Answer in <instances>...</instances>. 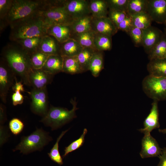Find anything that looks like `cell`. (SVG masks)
I'll return each mask as SVG.
<instances>
[{
	"label": "cell",
	"instance_id": "obj_49",
	"mask_svg": "<svg viewBox=\"0 0 166 166\" xmlns=\"http://www.w3.org/2000/svg\"><path fill=\"white\" fill-rule=\"evenodd\" d=\"M164 25L165 26V28H166V23L164 24Z\"/></svg>",
	"mask_w": 166,
	"mask_h": 166
},
{
	"label": "cell",
	"instance_id": "obj_44",
	"mask_svg": "<svg viewBox=\"0 0 166 166\" xmlns=\"http://www.w3.org/2000/svg\"><path fill=\"white\" fill-rule=\"evenodd\" d=\"M158 157L160 160L157 166H166V148L162 149L161 154Z\"/></svg>",
	"mask_w": 166,
	"mask_h": 166
},
{
	"label": "cell",
	"instance_id": "obj_11",
	"mask_svg": "<svg viewBox=\"0 0 166 166\" xmlns=\"http://www.w3.org/2000/svg\"><path fill=\"white\" fill-rule=\"evenodd\" d=\"M147 12L152 21L164 25L166 23V0H148Z\"/></svg>",
	"mask_w": 166,
	"mask_h": 166
},
{
	"label": "cell",
	"instance_id": "obj_35",
	"mask_svg": "<svg viewBox=\"0 0 166 166\" xmlns=\"http://www.w3.org/2000/svg\"><path fill=\"white\" fill-rule=\"evenodd\" d=\"M87 132V129L84 128L83 133L79 138L72 142L68 146L65 147L64 150V154L62 156L63 158L65 157L69 153L77 149L83 145L85 142V137Z\"/></svg>",
	"mask_w": 166,
	"mask_h": 166
},
{
	"label": "cell",
	"instance_id": "obj_6",
	"mask_svg": "<svg viewBox=\"0 0 166 166\" xmlns=\"http://www.w3.org/2000/svg\"><path fill=\"white\" fill-rule=\"evenodd\" d=\"M51 140L47 132L42 129H38L30 135L22 138L14 151L19 150L23 154H27L41 150Z\"/></svg>",
	"mask_w": 166,
	"mask_h": 166
},
{
	"label": "cell",
	"instance_id": "obj_14",
	"mask_svg": "<svg viewBox=\"0 0 166 166\" xmlns=\"http://www.w3.org/2000/svg\"><path fill=\"white\" fill-rule=\"evenodd\" d=\"M53 76L42 69L33 68L29 75V86L36 89L46 87V85L52 82Z\"/></svg>",
	"mask_w": 166,
	"mask_h": 166
},
{
	"label": "cell",
	"instance_id": "obj_29",
	"mask_svg": "<svg viewBox=\"0 0 166 166\" xmlns=\"http://www.w3.org/2000/svg\"><path fill=\"white\" fill-rule=\"evenodd\" d=\"M111 38L108 35L95 33L94 43L96 49L101 51L110 50L112 47Z\"/></svg>",
	"mask_w": 166,
	"mask_h": 166
},
{
	"label": "cell",
	"instance_id": "obj_20",
	"mask_svg": "<svg viewBox=\"0 0 166 166\" xmlns=\"http://www.w3.org/2000/svg\"><path fill=\"white\" fill-rule=\"evenodd\" d=\"M63 57L61 55H50L42 69L54 75L62 71Z\"/></svg>",
	"mask_w": 166,
	"mask_h": 166
},
{
	"label": "cell",
	"instance_id": "obj_12",
	"mask_svg": "<svg viewBox=\"0 0 166 166\" xmlns=\"http://www.w3.org/2000/svg\"><path fill=\"white\" fill-rule=\"evenodd\" d=\"M141 145L142 148L140 154L142 158L159 157L162 153V149L150 133L144 134Z\"/></svg>",
	"mask_w": 166,
	"mask_h": 166
},
{
	"label": "cell",
	"instance_id": "obj_13",
	"mask_svg": "<svg viewBox=\"0 0 166 166\" xmlns=\"http://www.w3.org/2000/svg\"><path fill=\"white\" fill-rule=\"evenodd\" d=\"M142 45L148 54L161 39L164 32L158 28L151 26L143 30Z\"/></svg>",
	"mask_w": 166,
	"mask_h": 166
},
{
	"label": "cell",
	"instance_id": "obj_10",
	"mask_svg": "<svg viewBox=\"0 0 166 166\" xmlns=\"http://www.w3.org/2000/svg\"><path fill=\"white\" fill-rule=\"evenodd\" d=\"M89 4L85 0H63L65 10L74 19L91 15Z\"/></svg>",
	"mask_w": 166,
	"mask_h": 166
},
{
	"label": "cell",
	"instance_id": "obj_5",
	"mask_svg": "<svg viewBox=\"0 0 166 166\" xmlns=\"http://www.w3.org/2000/svg\"><path fill=\"white\" fill-rule=\"evenodd\" d=\"M70 102L73 108L70 110L66 108L51 106L41 121L45 125L50 127L52 130L56 129L69 122L77 117L76 111L78 109L76 101L71 100Z\"/></svg>",
	"mask_w": 166,
	"mask_h": 166
},
{
	"label": "cell",
	"instance_id": "obj_1",
	"mask_svg": "<svg viewBox=\"0 0 166 166\" xmlns=\"http://www.w3.org/2000/svg\"><path fill=\"white\" fill-rule=\"evenodd\" d=\"M1 55L15 76H19L24 84L29 86V75L33 68L29 54L16 42H12L4 47Z\"/></svg>",
	"mask_w": 166,
	"mask_h": 166
},
{
	"label": "cell",
	"instance_id": "obj_32",
	"mask_svg": "<svg viewBox=\"0 0 166 166\" xmlns=\"http://www.w3.org/2000/svg\"><path fill=\"white\" fill-rule=\"evenodd\" d=\"M148 0H129L127 12L131 16L143 12H147Z\"/></svg>",
	"mask_w": 166,
	"mask_h": 166
},
{
	"label": "cell",
	"instance_id": "obj_34",
	"mask_svg": "<svg viewBox=\"0 0 166 166\" xmlns=\"http://www.w3.org/2000/svg\"><path fill=\"white\" fill-rule=\"evenodd\" d=\"M69 129L62 132L61 134L57 138L56 143L51 149L50 152L48 153L49 156L52 160L60 165H62L63 162L62 158L61 156L59 151V142L61 138L66 132L68 131Z\"/></svg>",
	"mask_w": 166,
	"mask_h": 166
},
{
	"label": "cell",
	"instance_id": "obj_19",
	"mask_svg": "<svg viewBox=\"0 0 166 166\" xmlns=\"http://www.w3.org/2000/svg\"><path fill=\"white\" fill-rule=\"evenodd\" d=\"M147 68L149 75L166 78V58L150 60Z\"/></svg>",
	"mask_w": 166,
	"mask_h": 166
},
{
	"label": "cell",
	"instance_id": "obj_3",
	"mask_svg": "<svg viewBox=\"0 0 166 166\" xmlns=\"http://www.w3.org/2000/svg\"><path fill=\"white\" fill-rule=\"evenodd\" d=\"M46 0H13L6 20L10 26L19 21L38 13L49 3Z\"/></svg>",
	"mask_w": 166,
	"mask_h": 166
},
{
	"label": "cell",
	"instance_id": "obj_28",
	"mask_svg": "<svg viewBox=\"0 0 166 166\" xmlns=\"http://www.w3.org/2000/svg\"><path fill=\"white\" fill-rule=\"evenodd\" d=\"M149 60L166 58V35L164 34L161 39L148 54Z\"/></svg>",
	"mask_w": 166,
	"mask_h": 166
},
{
	"label": "cell",
	"instance_id": "obj_9",
	"mask_svg": "<svg viewBox=\"0 0 166 166\" xmlns=\"http://www.w3.org/2000/svg\"><path fill=\"white\" fill-rule=\"evenodd\" d=\"M29 93L31 99V111L36 114L44 116L48 111L46 87L41 89L33 88Z\"/></svg>",
	"mask_w": 166,
	"mask_h": 166
},
{
	"label": "cell",
	"instance_id": "obj_48",
	"mask_svg": "<svg viewBox=\"0 0 166 166\" xmlns=\"http://www.w3.org/2000/svg\"><path fill=\"white\" fill-rule=\"evenodd\" d=\"M164 33L166 35V28H164Z\"/></svg>",
	"mask_w": 166,
	"mask_h": 166
},
{
	"label": "cell",
	"instance_id": "obj_7",
	"mask_svg": "<svg viewBox=\"0 0 166 166\" xmlns=\"http://www.w3.org/2000/svg\"><path fill=\"white\" fill-rule=\"evenodd\" d=\"M142 89L145 94L153 100H166V78L150 75L143 79Z\"/></svg>",
	"mask_w": 166,
	"mask_h": 166
},
{
	"label": "cell",
	"instance_id": "obj_42",
	"mask_svg": "<svg viewBox=\"0 0 166 166\" xmlns=\"http://www.w3.org/2000/svg\"><path fill=\"white\" fill-rule=\"evenodd\" d=\"M12 103L14 105L22 104L24 101V97L20 91H16L12 96Z\"/></svg>",
	"mask_w": 166,
	"mask_h": 166
},
{
	"label": "cell",
	"instance_id": "obj_17",
	"mask_svg": "<svg viewBox=\"0 0 166 166\" xmlns=\"http://www.w3.org/2000/svg\"><path fill=\"white\" fill-rule=\"evenodd\" d=\"M60 45L54 37L46 34L42 38L38 50L49 55H61Z\"/></svg>",
	"mask_w": 166,
	"mask_h": 166
},
{
	"label": "cell",
	"instance_id": "obj_2",
	"mask_svg": "<svg viewBox=\"0 0 166 166\" xmlns=\"http://www.w3.org/2000/svg\"><path fill=\"white\" fill-rule=\"evenodd\" d=\"M39 12L10 25L9 39L12 42L36 37H42L47 34V27Z\"/></svg>",
	"mask_w": 166,
	"mask_h": 166
},
{
	"label": "cell",
	"instance_id": "obj_27",
	"mask_svg": "<svg viewBox=\"0 0 166 166\" xmlns=\"http://www.w3.org/2000/svg\"><path fill=\"white\" fill-rule=\"evenodd\" d=\"M42 37L28 38L18 40L14 42L18 43L30 55L38 50Z\"/></svg>",
	"mask_w": 166,
	"mask_h": 166
},
{
	"label": "cell",
	"instance_id": "obj_21",
	"mask_svg": "<svg viewBox=\"0 0 166 166\" xmlns=\"http://www.w3.org/2000/svg\"><path fill=\"white\" fill-rule=\"evenodd\" d=\"M83 48L77 41L70 38L61 43V55L62 56L69 57L77 56Z\"/></svg>",
	"mask_w": 166,
	"mask_h": 166
},
{
	"label": "cell",
	"instance_id": "obj_25",
	"mask_svg": "<svg viewBox=\"0 0 166 166\" xmlns=\"http://www.w3.org/2000/svg\"><path fill=\"white\" fill-rule=\"evenodd\" d=\"M104 57L102 51L96 50L94 53L89 63L88 70L94 77H98L104 68Z\"/></svg>",
	"mask_w": 166,
	"mask_h": 166
},
{
	"label": "cell",
	"instance_id": "obj_36",
	"mask_svg": "<svg viewBox=\"0 0 166 166\" xmlns=\"http://www.w3.org/2000/svg\"><path fill=\"white\" fill-rule=\"evenodd\" d=\"M128 35L132 40L135 46H142L143 37V30L133 26L130 29Z\"/></svg>",
	"mask_w": 166,
	"mask_h": 166
},
{
	"label": "cell",
	"instance_id": "obj_22",
	"mask_svg": "<svg viewBox=\"0 0 166 166\" xmlns=\"http://www.w3.org/2000/svg\"><path fill=\"white\" fill-rule=\"evenodd\" d=\"M89 2V9L93 17H108L109 8L106 0H91Z\"/></svg>",
	"mask_w": 166,
	"mask_h": 166
},
{
	"label": "cell",
	"instance_id": "obj_45",
	"mask_svg": "<svg viewBox=\"0 0 166 166\" xmlns=\"http://www.w3.org/2000/svg\"><path fill=\"white\" fill-rule=\"evenodd\" d=\"M15 83L12 86V89L14 92L16 91H20L24 92L25 91L23 85L21 81L18 82L16 77H15Z\"/></svg>",
	"mask_w": 166,
	"mask_h": 166
},
{
	"label": "cell",
	"instance_id": "obj_31",
	"mask_svg": "<svg viewBox=\"0 0 166 166\" xmlns=\"http://www.w3.org/2000/svg\"><path fill=\"white\" fill-rule=\"evenodd\" d=\"M133 26L144 30L151 26L152 21L147 12H143L130 16Z\"/></svg>",
	"mask_w": 166,
	"mask_h": 166
},
{
	"label": "cell",
	"instance_id": "obj_4",
	"mask_svg": "<svg viewBox=\"0 0 166 166\" xmlns=\"http://www.w3.org/2000/svg\"><path fill=\"white\" fill-rule=\"evenodd\" d=\"M39 14L47 28L55 25H70L74 20L65 10L63 0H49Z\"/></svg>",
	"mask_w": 166,
	"mask_h": 166
},
{
	"label": "cell",
	"instance_id": "obj_40",
	"mask_svg": "<svg viewBox=\"0 0 166 166\" xmlns=\"http://www.w3.org/2000/svg\"><path fill=\"white\" fill-rule=\"evenodd\" d=\"M9 127L12 133L17 135L20 134L23 130L24 124L19 119L14 118L10 121Z\"/></svg>",
	"mask_w": 166,
	"mask_h": 166
},
{
	"label": "cell",
	"instance_id": "obj_39",
	"mask_svg": "<svg viewBox=\"0 0 166 166\" xmlns=\"http://www.w3.org/2000/svg\"><path fill=\"white\" fill-rule=\"evenodd\" d=\"M13 0H0V21L6 20V17L12 6Z\"/></svg>",
	"mask_w": 166,
	"mask_h": 166
},
{
	"label": "cell",
	"instance_id": "obj_8",
	"mask_svg": "<svg viewBox=\"0 0 166 166\" xmlns=\"http://www.w3.org/2000/svg\"><path fill=\"white\" fill-rule=\"evenodd\" d=\"M16 76L7 62L3 58L0 62V96L4 103L6 102V97L9 90L13 85Z\"/></svg>",
	"mask_w": 166,
	"mask_h": 166
},
{
	"label": "cell",
	"instance_id": "obj_23",
	"mask_svg": "<svg viewBox=\"0 0 166 166\" xmlns=\"http://www.w3.org/2000/svg\"><path fill=\"white\" fill-rule=\"evenodd\" d=\"M92 18L90 15L74 19L70 25L72 34L91 30Z\"/></svg>",
	"mask_w": 166,
	"mask_h": 166
},
{
	"label": "cell",
	"instance_id": "obj_16",
	"mask_svg": "<svg viewBox=\"0 0 166 166\" xmlns=\"http://www.w3.org/2000/svg\"><path fill=\"white\" fill-rule=\"evenodd\" d=\"M158 101L153 100L150 112L144 122V128L139 130L141 132L146 134L150 133L153 129L159 128Z\"/></svg>",
	"mask_w": 166,
	"mask_h": 166
},
{
	"label": "cell",
	"instance_id": "obj_15",
	"mask_svg": "<svg viewBox=\"0 0 166 166\" xmlns=\"http://www.w3.org/2000/svg\"><path fill=\"white\" fill-rule=\"evenodd\" d=\"M92 30L95 33L104 34L112 37L117 32L118 30L108 17H93Z\"/></svg>",
	"mask_w": 166,
	"mask_h": 166
},
{
	"label": "cell",
	"instance_id": "obj_33",
	"mask_svg": "<svg viewBox=\"0 0 166 166\" xmlns=\"http://www.w3.org/2000/svg\"><path fill=\"white\" fill-rule=\"evenodd\" d=\"M49 56L38 50L30 55L33 68L36 69H42Z\"/></svg>",
	"mask_w": 166,
	"mask_h": 166
},
{
	"label": "cell",
	"instance_id": "obj_47",
	"mask_svg": "<svg viewBox=\"0 0 166 166\" xmlns=\"http://www.w3.org/2000/svg\"><path fill=\"white\" fill-rule=\"evenodd\" d=\"M159 131L160 132L164 134H166V128L163 129H159Z\"/></svg>",
	"mask_w": 166,
	"mask_h": 166
},
{
	"label": "cell",
	"instance_id": "obj_18",
	"mask_svg": "<svg viewBox=\"0 0 166 166\" xmlns=\"http://www.w3.org/2000/svg\"><path fill=\"white\" fill-rule=\"evenodd\" d=\"M47 34L53 36L60 43L70 38L72 32L70 25H55L48 27Z\"/></svg>",
	"mask_w": 166,
	"mask_h": 166
},
{
	"label": "cell",
	"instance_id": "obj_24",
	"mask_svg": "<svg viewBox=\"0 0 166 166\" xmlns=\"http://www.w3.org/2000/svg\"><path fill=\"white\" fill-rule=\"evenodd\" d=\"M95 34L91 30L81 33L73 34L71 38L77 41L83 48H90L97 50L94 43Z\"/></svg>",
	"mask_w": 166,
	"mask_h": 166
},
{
	"label": "cell",
	"instance_id": "obj_43",
	"mask_svg": "<svg viewBox=\"0 0 166 166\" xmlns=\"http://www.w3.org/2000/svg\"><path fill=\"white\" fill-rule=\"evenodd\" d=\"M0 145H2L7 140L8 135L5 127L0 125Z\"/></svg>",
	"mask_w": 166,
	"mask_h": 166
},
{
	"label": "cell",
	"instance_id": "obj_38",
	"mask_svg": "<svg viewBox=\"0 0 166 166\" xmlns=\"http://www.w3.org/2000/svg\"><path fill=\"white\" fill-rule=\"evenodd\" d=\"M129 0H106L109 9L127 12Z\"/></svg>",
	"mask_w": 166,
	"mask_h": 166
},
{
	"label": "cell",
	"instance_id": "obj_46",
	"mask_svg": "<svg viewBox=\"0 0 166 166\" xmlns=\"http://www.w3.org/2000/svg\"><path fill=\"white\" fill-rule=\"evenodd\" d=\"M3 106L2 105H0V124H2L6 120L5 115Z\"/></svg>",
	"mask_w": 166,
	"mask_h": 166
},
{
	"label": "cell",
	"instance_id": "obj_30",
	"mask_svg": "<svg viewBox=\"0 0 166 166\" xmlns=\"http://www.w3.org/2000/svg\"><path fill=\"white\" fill-rule=\"evenodd\" d=\"M96 50L90 48H83L77 56L83 73L88 70L91 58Z\"/></svg>",
	"mask_w": 166,
	"mask_h": 166
},
{
	"label": "cell",
	"instance_id": "obj_41",
	"mask_svg": "<svg viewBox=\"0 0 166 166\" xmlns=\"http://www.w3.org/2000/svg\"><path fill=\"white\" fill-rule=\"evenodd\" d=\"M133 26L131 17L129 16L119 25L117 29L126 32L128 34L131 27Z\"/></svg>",
	"mask_w": 166,
	"mask_h": 166
},
{
	"label": "cell",
	"instance_id": "obj_37",
	"mask_svg": "<svg viewBox=\"0 0 166 166\" xmlns=\"http://www.w3.org/2000/svg\"><path fill=\"white\" fill-rule=\"evenodd\" d=\"M129 16L126 12L109 9L108 17L117 29L119 24Z\"/></svg>",
	"mask_w": 166,
	"mask_h": 166
},
{
	"label": "cell",
	"instance_id": "obj_26",
	"mask_svg": "<svg viewBox=\"0 0 166 166\" xmlns=\"http://www.w3.org/2000/svg\"><path fill=\"white\" fill-rule=\"evenodd\" d=\"M63 66L62 72L74 74L82 73L77 56L69 57L62 56Z\"/></svg>",
	"mask_w": 166,
	"mask_h": 166
}]
</instances>
